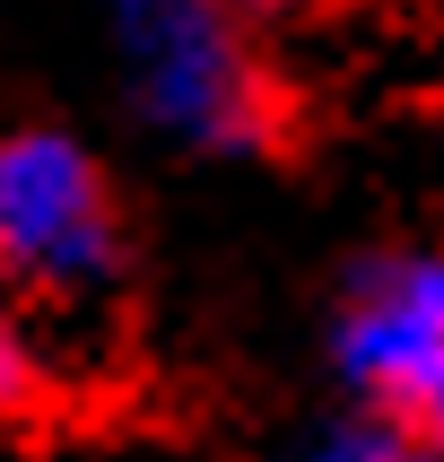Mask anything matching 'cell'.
<instances>
[{
    "instance_id": "obj_1",
    "label": "cell",
    "mask_w": 444,
    "mask_h": 462,
    "mask_svg": "<svg viewBox=\"0 0 444 462\" xmlns=\"http://www.w3.org/2000/svg\"><path fill=\"white\" fill-rule=\"evenodd\" d=\"M104 52L131 123L183 157H261L279 140V61L253 0H104Z\"/></svg>"
},
{
    "instance_id": "obj_2",
    "label": "cell",
    "mask_w": 444,
    "mask_h": 462,
    "mask_svg": "<svg viewBox=\"0 0 444 462\" xmlns=\"http://www.w3.org/2000/svg\"><path fill=\"white\" fill-rule=\"evenodd\" d=\"M131 271V218L104 157L61 123L0 131V297L96 306Z\"/></svg>"
},
{
    "instance_id": "obj_3",
    "label": "cell",
    "mask_w": 444,
    "mask_h": 462,
    "mask_svg": "<svg viewBox=\"0 0 444 462\" xmlns=\"http://www.w3.org/2000/svg\"><path fill=\"white\" fill-rule=\"evenodd\" d=\"M322 358L349 393V419L444 454V245H384L349 262Z\"/></svg>"
},
{
    "instance_id": "obj_4",
    "label": "cell",
    "mask_w": 444,
    "mask_h": 462,
    "mask_svg": "<svg viewBox=\"0 0 444 462\" xmlns=\"http://www.w3.org/2000/svg\"><path fill=\"white\" fill-rule=\"evenodd\" d=\"M44 384H52V375H44V340H35L26 306H9V297H0V428L35 419Z\"/></svg>"
},
{
    "instance_id": "obj_5",
    "label": "cell",
    "mask_w": 444,
    "mask_h": 462,
    "mask_svg": "<svg viewBox=\"0 0 444 462\" xmlns=\"http://www.w3.org/2000/svg\"><path fill=\"white\" fill-rule=\"evenodd\" d=\"M296 462H444V454L418 445V437H392V428H375V419H340V428H322Z\"/></svg>"
}]
</instances>
